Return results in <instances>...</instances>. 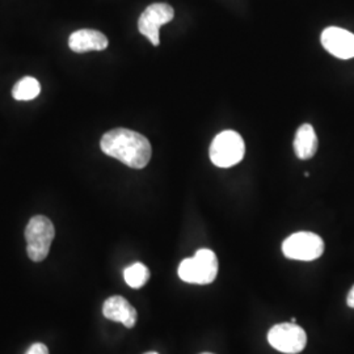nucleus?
I'll return each mask as SVG.
<instances>
[{
  "instance_id": "obj_12",
  "label": "nucleus",
  "mask_w": 354,
  "mask_h": 354,
  "mask_svg": "<svg viewBox=\"0 0 354 354\" xmlns=\"http://www.w3.org/2000/svg\"><path fill=\"white\" fill-rule=\"evenodd\" d=\"M41 92V84L36 77L26 76L20 79L12 89V96L17 102H29L36 99Z\"/></svg>"
},
{
  "instance_id": "obj_3",
  "label": "nucleus",
  "mask_w": 354,
  "mask_h": 354,
  "mask_svg": "<svg viewBox=\"0 0 354 354\" xmlns=\"http://www.w3.org/2000/svg\"><path fill=\"white\" fill-rule=\"evenodd\" d=\"M55 235L54 225L45 215H36L30 218L26 228V252L32 261H44Z\"/></svg>"
},
{
  "instance_id": "obj_8",
  "label": "nucleus",
  "mask_w": 354,
  "mask_h": 354,
  "mask_svg": "<svg viewBox=\"0 0 354 354\" xmlns=\"http://www.w3.org/2000/svg\"><path fill=\"white\" fill-rule=\"evenodd\" d=\"M322 45L329 54L340 59L354 58V35L339 26H329L322 33Z\"/></svg>"
},
{
  "instance_id": "obj_15",
  "label": "nucleus",
  "mask_w": 354,
  "mask_h": 354,
  "mask_svg": "<svg viewBox=\"0 0 354 354\" xmlns=\"http://www.w3.org/2000/svg\"><path fill=\"white\" fill-rule=\"evenodd\" d=\"M346 304H348V306H349L351 308H354V286L351 289V291H349V294H348Z\"/></svg>"
},
{
  "instance_id": "obj_6",
  "label": "nucleus",
  "mask_w": 354,
  "mask_h": 354,
  "mask_svg": "<svg viewBox=\"0 0 354 354\" xmlns=\"http://www.w3.org/2000/svg\"><path fill=\"white\" fill-rule=\"evenodd\" d=\"M268 342L281 353H301L307 344V335L304 328L295 323H281L270 328Z\"/></svg>"
},
{
  "instance_id": "obj_10",
  "label": "nucleus",
  "mask_w": 354,
  "mask_h": 354,
  "mask_svg": "<svg viewBox=\"0 0 354 354\" xmlns=\"http://www.w3.org/2000/svg\"><path fill=\"white\" fill-rule=\"evenodd\" d=\"M106 36L95 29H80L74 32L68 38V46L75 53L102 51L108 48Z\"/></svg>"
},
{
  "instance_id": "obj_9",
  "label": "nucleus",
  "mask_w": 354,
  "mask_h": 354,
  "mask_svg": "<svg viewBox=\"0 0 354 354\" xmlns=\"http://www.w3.org/2000/svg\"><path fill=\"white\" fill-rule=\"evenodd\" d=\"M102 315L112 322L122 323L127 328H133L138 319L137 310L120 295L111 297L104 302Z\"/></svg>"
},
{
  "instance_id": "obj_4",
  "label": "nucleus",
  "mask_w": 354,
  "mask_h": 354,
  "mask_svg": "<svg viewBox=\"0 0 354 354\" xmlns=\"http://www.w3.org/2000/svg\"><path fill=\"white\" fill-rule=\"evenodd\" d=\"M210 160L219 168H230L241 163L245 155V145L241 134L234 130L219 133L210 146Z\"/></svg>"
},
{
  "instance_id": "obj_11",
  "label": "nucleus",
  "mask_w": 354,
  "mask_h": 354,
  "mask_svg": "<svg viewBox=\"0 0 354 354\" xmlns=\"http://www.w3.org/2000/svg\"><path fill=\"white\" fill-rule=\"evenodd\" d=\"M294 151L295 155L302 160L311 159L317 153V137L313 125L304 124L297 130V134L294 138Z\"/></svg>"
},
{
  "instance_id": "obj_7",
  "label": "nucleus",
  "mask_w": 354,
  "mask_h": 354,
  "mask_svg": "<svg viewBox=\"0 0 354 354\" xmlns=\"http://www.w3.org/2000/svg\"><path fill=\"white\" fill-rule=\"evenodd\" d=\"M175 17V11L169 4L153 3L149 6L138 20V30L151 42L153 46H159L160 26L172 21Z\"/></svg>"
},
{
  "instance_id": "obj_16",
  "label": "nucleus",
  "mask_w": 354,
  "mask_h": 354,
  "mask_svg": "<svg viewBox=\"0 0 354 354\" xmlns=\"http://www.w3.org/2000/svg\"><path fill=\"white\" fill-rule=\"evenodd\" d=\"M145 354H159V353H156V352H150V353H145Z\"/></svg>"
},
{
  "instance_id": "obj_2",
  "label": "nucleus",
  "mask_w": 354,
  "mask_h": 354,
  "mask_svg": "<svg viewBox=\"0 0 354 354\" xmlns=\"http://www.w3.org/2000/svg\"><path fill=\"white\" fill-rule=\"evenodd\" d=\"M178 277L187 283L209 285L218 274V259L212 250H198L178 266Z\"/></svg>"
},
{
  "instance_id": "obj_1",
  "label": "nucleus",
  "mask_w": 354,
  "mask_h": 354,
  "mask_svg": "<svg viewBox=\"0 0 354 354\" xmlns=\"http://www.w3.org/2000/svg\"><path fill=\"white\" fill-rule=\"evenodd\" d=\"M102 151L130 168L142 169L151 159V143L137 131L118 127L102 136Z\"/></svg>"
},
{
  "instance_id": "obj_13",
  "label": "nucleus",
  "mask_w": 354,
  "mask_h": 354,
  "mask_svg": "<svg viewBox=\"0 0 354 354\" xmlns=\"http://www.w3.org/2000/svg\"><path fill=\"white\" fill-rule=\"evenodd\" d=\"M124 279L130 288L140 289L150 279V270L145 264L136 263L124 270Z\"/></svg>"
},
{
  "instance_id": "obj_14",
  "label": "nucleus",
  "mask_w": 354,
  "mask_h": 354,
  "mask_svg": "<svg viewBox=\"0 0 354 354\" xmlns=\"http://www.w3.org/2000/svg\"><path fill=\"white\" fill-rule=\"evenodd\" d=\"M26 354H49V349L46 348V345H44V344H41V342H36V344H33V345L26 351Z\"/></svg>"
},
{
  "instance_id": "obj_5",
  "label": "nucleus",
  "mask_w": 354,
  "mask_h": 354,
  "mask_svg": "<svg viewBox=\"0 0 354 354\" xmlns=\"http://www.w3.org/2000/svg\"><path fill=\"white\" fill-rule=\"evenodd\" d=\"M282 252L291 260L314 261L324 252V241L314 232H297L282 243Z\"/></svg>"
},
{
  "instance_id": "obj_17",
  "label": "nucleus",
  "mask_w": 354,
  "mask_h": 354,
  "mask_svg": "<svg viewBox=\"0 0 354 354\" xmlns=\"http://www.w3.org/2000/svg\"><path fill=\"white\" fill-rule=\"evenodd\" d=\"M201 354H213V353H201Z\"/></svg>"
}]
</instances>
